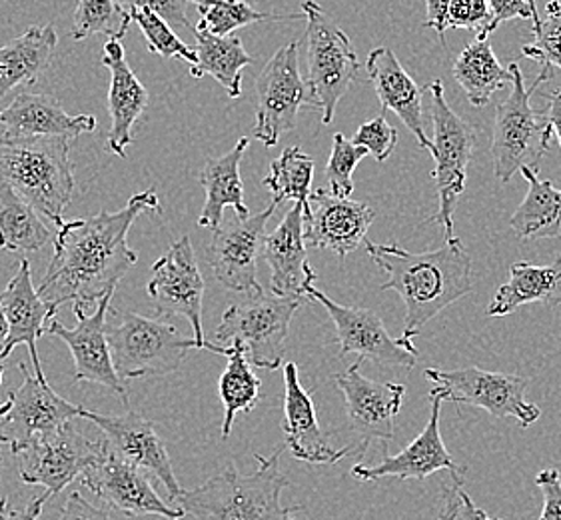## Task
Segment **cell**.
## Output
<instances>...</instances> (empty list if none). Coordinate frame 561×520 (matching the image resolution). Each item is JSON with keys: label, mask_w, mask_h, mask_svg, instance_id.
Segmentation results:
<instances>
[{"label": "cell", "mask_w": 561, "mask_h": 520, "mask_svg": "<svg viewBox=\"0 0 561 520\" xmlns=\"http://www.w3.org/2000/svg\"><path fill=\"white\" fill-rule=\"evenodd\" d=\"M260 255L270 267V286L278 296L306 298L310 286H314V269L308 262L306 240H304V206L294 204L282 218L276 230L262 238Z\"/></svg>", "instance_id": "cell-24"}, {"label": "cell", "mask_w": 561, "mask_h": 520, "mask_svg": "<svg viewBox=\"0 0 561 520\" xmlns=\"http://www.w3.org/2000/svg\"><path fill=\"white\" fill-rule=\"evenodd\" d=\"M23 386L9 395L12 407L0 420V444H7L12 454H19L28 442L79 419V405L68 403L48 385L45 374H33L24 362H19Z\"/></svg>", "instance_id": "cell-15"}, {"label": "cell", "mask_w": 561, "mask_h": 520, "mask_svg": "<svg viewBox=\"0 0 561 520\" xmlns=\"http://www.w3.org/2000/svg\"><path fill=\"white\" fill-rule=\"evenodd\" d=\"M256 126L254 138L266 147H276L282 135L290 133L302 106L318 111V102L300 75L298 43L282 46L270 58L256 79Z\"/></svg>", "instance_id": "cell-11"}, {"label": "cell", "mask_w": 561, "mask_h": 520, "mask_svg": "<svg viewBox=\"0 0 561 520\" xmlns=\"http://www.w3.org/2000/svg\"><path fill=\"white\" fill-rule=\"evenodd\" d=\"M113 296L114 293L106 294L92 313L77 317L79 325L75 328L65 327L57 317L50 318V327L46 328V332L67 342L75 361L72 376L77 383L106 386L116 395L123 396L124 403L128 405V395L121 376L114 371L111 347L106 339V313Z\"/></svg>", "instance_id": "cell-21"}, {"label": "cell", "mask_w": 561, "mask_h": 520, "mask_svg": "<svg viewBox=\"0 0 561 520\" xmlns=\"http://www.w3.org/2000/svg\"><path fill=\"white\" fill-rule=\"evenodd\" d=\"M58 34L53 24L31 26L23 36L0 46V99L16 87H28L45 75L55 50Z\"/></svg>", "instance_id": "cell-30"}, {"label": "cell", "mask_w": 561, "mask_h": 520, "mask_svg": "<svg viewBox=\"0 0 561 520\" xmlns=\"http://www.w3.org/2000/svg\"><path fill=\"white\" fill-rule=\"evenodd\" d=\"M371 260L388 274L382 291H396L405 305L404 339L412 340L444 308L472 293V259L460 238L430 252L366 240Z\"/></svg>", "instance_id": "cell-2"}, {"label": "cell", "mask_w": 561, "mask_h": 520, "mask_svg": "<svg viewBox=\"0 0 561 520\" xmlns=\"http://www.w3.org/2000/svg\"><path fill=\"white\" fill-rule=\"evenodd\" d=\"M204 349L216 352V354H225L228 359L225 373L218 381V393H220L222 405H225L222 439H228L238 415L250 412L259 407L262 383L254 374L252 364L248 362L247 352L240 342H232V347H218L213 342H206Z\"/></svg>", "instance_id": "cell-34"}, {"label": "cell", "mask_w": 561, "mask_h": 520, "mask_svg": "<svg viewBox=\"0 0 561 520\" xmlns=\"http://www.w3.org/2000/svg\"><path fill=\"white\" fill-rule=\"evenodd\" d=\"M106 449V441H90L75 420L65 427L43 434L28 442L23 451L14 454L19 459V475L24 485L45 487V497H57L79 478L90 464L96 463Z\"/></svg>", "instance_id": "cell-12"}, {"label": "cell", "mask_w": 561, "mask_h": 520, "mask_svg": "<svg viewBox=\"0 0 561 520\" xmlns=\"http://www.w3.org/2000/svg\"><path fill=\"white\" fill-rule=\"evenodd\" d=\"M314 160L298 147L286 148L280 157L272 160L268 177H264V186L272 193V203L294 201L308 211V196L312 193Z\"/></svg>", "instance_id": "cell-37"}, {"label": "cell", "mask_w": 561, "mask_h": 520, "mask_svg": "<svg viewBox=\"0 0 561 520\" xmlns=\"http://www.w3.org/2000/svg\"><path fill=\"white\" fill-rule=\"evenodd\" d=\"M432 410L424 430L415 437L414 441L405 446L404 451L396 456L386 454L383 444V459L378 464H356L352 475L359 481H382V478H400V481H424L438 471H449L451 481L463 483V471L451 459L446 444L442 441L439 432V415H442V400L438 396H430Z\"/></svg>", "instance_id": "cell-22"}, {"label": "cell", "mask_w": 561, "mask_h": 520, "mask_svg": "<svg viewBox=\"0 0 561 520\" xmlns=\"http://www.w3.org/2000/svg\"><path fill=\"white\" fill-rule=\"evenodd\" d=\"M0 184L11 186L57 227L75 196L70 140L62 136L0 135Z\"/></svg>", "instance_id": "cell-3"}, {"label": "cell", "mask_w": 561, "mask_h": 520, "mask_svg": "<svg viewBox=\"0 0 561 520\" xmlns=\"http://www.w3.org/2000/svg\"><path fill=\"white\" fill-rule=\"evenodd\" d=\"M534 43L522 48L524 57L531 58L541 67H556L561 70V4L550 0L546 7V19H539L534 29Z\"/></svg>", "instance_id": "cell-41"}, {"label": "cell", "mask_w": 561, "mask_h": 520, "mask_svg": "<svg viewBox=\"0 0 561 520\" xmlns=\"http://www.w3.org/2000/svg\"><path fill=\"white\" fill-rule=\"evenodd\" d=\"M142 213H160L154 189L138 193L123 211L68 221L58 227L53 240V259L45 279L36 289L38 296L58 313L72 305L75 317L89 315L106 294L114 293L124 274L138 262L128 247V230Z\"/></svg>", "instance_id": "cell-1"}, {"label": "cell", "mask_w": 561, "mask_h": 520, "mask_svg": "<svg viewBox=\"0 0 561 520\" xmlns=\"http://www.w3.org/2000/svg\"><path fill=\"white\" fill-rule=\"evenodd\" d=\"M332 155L325 165V179L330 184V193L336 196H350L354 193V170L359 165V160L368 155L364 147L354 145L342 133L334 135L332 140Z\"/></svg>", "instance_id": "cell-42"}, {"label": "cell", "mask_w": 561, "mask_h": 520, "mask_svg": "<svg viewBox=\"0 0 561 520\" xmlns=\"http://www.w3.org/2000/svg\"><path fill=\"white\" fill-rule=\"evenodd\" d=\"M286 449L294 459L308 464H336L354 453L352 446L336 449L325 439L318 425L314 400L304 391L298 366L288 362L284 366V422Z\"/></svg>", "instance_id": "cell-23"}, {"label": "cell", "mask_w": 561, "mask_h": 520, "mask_svg": "<svg viewBox=\"0 0 561 520\" xmlns=\"http://www.w3.org/2000/svg\"><path fill=\"white\" fill-rule=\"evenodd\" d=\"M46 497L36 498L26 509L12 510L7 507V500L0 498V520H38L43 507H45Z\"/></svg>", "instance_id": "cell-51"}, {"label": "cell", "mask_w": 561, "mask_h": 520, "mask_svg": "<svg viewBox=\"0 0 561 520\" xmlns=\"http://www.w3.org/2000/svg\"><path fill=\"white\" fill-rule=\"evenodd\" d=\"M352 143L366 148L378 162H383L392 157L393 148L398 145V131L388 123L386 114L382 113L378 118L359 126Z\"/></svg>", "instance_id": "cell-44"}, {"label": "cell", "mask_w": 561, "mask_h": 520, "mask_svg": "<svg viewBox=\"0 0 561 520\" xmlns=\"http://www.w3.org/2000/svg\"><path fill=\"white\" fill-rule=\"evenodd\" d=\"M376 218L370 204L318 189L308 196L304 213V240L314 249L334 252L340 259L358 249Z\"/></svg>", "instance_id": "cell-19"}, {"label": "cell", "mask_w": 561, "mask_h": 520, "mask_svg": "<svg viewBox=\"0 0 561 520\" xmlns=\"http://www.w3.org/2000/svg\"><path fill=\"white\" fill-rule=\"evenodd\" d=\"M79 417L90 420L102 430L104 441L108 442L114 453L121 454L128 463L136 464L138 468L147 471L148 475L160 481L167 488L170 500L179 498L182 493L179 478L174 475L167 446L158 437L157 429L150 420L136 412L114 417V415H99L82 407H80Z\"/></svg>", "instance_id": "cell-20"}, {"label": "cell", "mask_w": 561, "mask_h": 520, "mask_svg": "<svg viewBox=\"0 0 561 520\" xmlns=\"http://www.w3.org/2000/svg\"><path fill=\"white\" fill-rule=\"evenodd\" d=\"M186 2H192L201 14L196 29H203L216 36H228L242 26L262 23V21L293 19V16H276L270 12L254 11L242 0H186Z\"/></svg>", "instance_id": "cell-38"}, {"label": "cell", "mask_w": 561, "mask_h": 520, "mask_svg": "<svg viewBox=\"0 0 561 520\" xmlns=\"http://www.w3.org/2000/svg\"><path fill=\"white\" fill-rule=\"evenodd\" d=\"M2 376H4V366H2V364H0V383H2ZM11 407H12L11 398H9V400H7V403H4V405H0V420L4 419V417H7V412H9V410H11Z\"/></svg>", "instance_id": "cell-55"}, {"label": "cell", "mask_w": 561, "mask_h": 520, "mask_svg": "<svg viewBox=\"0 0 561 520\" xmlns=\"http://www.w3.org/2000/svg\"><path fill=\"white\" fill-rule=\"evenodd\" d=\"M304 16L308 21V87L322 113V125L334 121L337 104L358 79V55L348 34L337 26L330 14L316 2L304 0Z\"/></svg>", "instance_id": "cell-9"}, {"label": "cell", "mask_w": 561, "mask_h": 520, "mask_svg": "<svg viewBox=\"0 0 561 520\" xmlns=\"http://www.w3.org/2000/svg\"><path fill=\"white\" fill-rule=\"evenodd\" d=\"M124 11L130 9H150L162 16L170 26H184L191 29V21L184 11V0H116Z\"/></svg>", "instance_id": "cell-45"}, {"label": "cell", "mask_w": 561, "mask_h": 520, "mask_svg": "<svg viewBox=\"0 0 561 520\" xmlns=\"http://www.w3.org/2000/svg\"><path fill=\"white\" fill-rule=\"evenodd\" d=\"M424 91L430 94V111H432V126H434V140L427 150L434 160V181L438 186V213L427 218L432 225H442L446 230V240L454 238V211L466 191L468 181V167L472 160L476 147V128L468 121L454 113L444 94L442 80L430 82Z\"/></svg>", "instance_id": "cell-8"}, {"label": "cell", "mask_w": 561, "mask_h": 520, "mask_svg": "<svg viewBox=\"0 0 561 520\" xmlns=\"http://www.w3.org/2000/svg\"><path fill=\"white\" fill-rule=\"evenodd\" d=\"M0 306L9 323V335L0 344V362L11 357V352L19 344H26L31 352L34 374L43 376L45 371L38 361L36 340L41 339L45 332V320L57 317V310L36 293L28 260H21L19 271L12 276L11 283L7 284V289L0 293Z\"/></svg>", "instance_id": "cell-25"}, {"label": "cell", "mask_w": 561, "mask_h": 520, "mask_svg": "<svg viewBox=\"0 0 561 520\" xmlns=\"http://www.w3.org/2000/svg\"><path fill=\"white\" fill-rule=\"evenodd\" d=\"M250 147V138H240L237 147L225 157L208 159L201 170V182L206 191L203 215L198 216V227L216 230L222 227L225 208H234L238 218H247V204H244V184L240 179V162Z\"/></svg>", "instance_id": "cell-29"}, {"label": "cell", "mask_w": 561, "mask_h": 520, "mask_svg": "<svg viewBox=\"0 0 561 520\" xmlns=\"http://www.w3.org/2000/svg\"><path fill=\"white\" fill-rule=\"evenodd\" d=\"M58 520H113L106 510L94 507L80 493H70Z\"/></svg>", "instance_id": "cell-48"}, {"label": "cell", "mask_w": 561, "mask_h": 520, "mask_svg": "<svg viewBox=\"0 0 561 520\" xmlns=\"http://www.w3.org/2000/svg\"><path fill=\"white\" fill-rule=\"evenodd\" d=\"M463 507H466V512H468L470 520H500L492 519V517H488V515H485V510L478 509L466 490H463Z\"/></svg>", "instance_id": "cell-53"}, {"label": "cell", "mask_w": 561, "mask_h": 520, "mask_svg": "<svg viewBox=\"0 0 561 520\" xmlns=\"http://www.w3.org/2000/svg\"><path fill=\"white\" fill-rule=\"evenodd\" d=\"M278 449L272 456L254 454L259 468L242 476L234 466L206 481L203 487L182 490L174 502L196 520H294L298 507H282L280 495L288 478L280 473Z\"/></svg>", "instance_id": "cell-4"}, {"label": "cell", "mask_w": 561, "mask_h": 520, "mask_svg": "<svg viewBox=\"0 0 561 520\" xmlns=\"http://www.w3.org/2000/svg\"><path fill=\"white\" fill-rule=\"evenodd\" d=\"M439 520H470L463 507V488L460 481H454V487L444 488V507Z\"/></svg>", "instance_id": "cell-49"}, {"label": "cell", "mask_w": 561, "mask_h": 520, "mask_svg": "<svg viewBox=\"0 0 561 520\" xmlns=\"http://www.w3.org/2000/svg\"><path fill=\"white\" fill-rule=\"evenodd\" d=\"M302 303L304 298L264 291L248 294L242 303L228 306L214 339L240 342L252 366L276 371L284 359L290 323Z\"/></svg>", "instance_id": "cell-6"}, {"label": "cell", "mask_w": 561, "mask_h": 520, "mask_svg": "<svg viewBox=\"0 0 561 520\" xmlns=\"http://www.w3.org/2000/svg\"><path fill=\"white\" fill-rule=\"evenodd\" d=\"M53 240L38 213L11 186L0 184V250L36 252Z\"/></svg>", "instance_id": "cell-36"}, {"label": "cell", "mask_w": 561, "mask_h": 520, "mask_svg": "<svg viewBox=\"0 0 561 520\" xmlns=\"http://www.w3.org/2000/svg\"><path fill=\"white\" fill-rule=\"evenodd\" d=\"M492 11L488 0H449L448 14H446V31L448 29H463L478 34L476 38L485 41L490 36Z\"/></svg>", "instance_id": "cell-43"}, {"label": "cell", "mask_w": 561, "mask_h": 520, "mask_svg": "<svg viewBox=\"0 0 561 520\" xmlns=\"http://www.w3.org/2000/svg\"><path fill=\"white\" fill-rule=\"evenodd\" d=\"M368 77L376 89V94L382 104V113L392 111L404 123L405 128L417 138L420 147L430 150L432 140L426 135L424 123V104H422V89L415 80L405 72L392 48L380 46L374 48L366 63Z\"/></svg>", "instance_id": "cell-27"}, {"label": "cell", "mask_w": 561, "mask_h": 520, "mask_svg": "<svg viewBox=\"0 0 561 520\" xmlns=\"http://www.w3.org/2000/svg\"><path fill=\"white\" fill-rule=\"evenodd\" d=\"M541 495L543 510L539 520H561V475L556 468H546L536 476Z\"/></svg>", "instance_id": "cell-46"}, {"label": "cell", "mask_w": 561, "mask_h": 520, "mask_svg": "<svg viewBox=\"0 0 561 520\" xmlns=\"http://www.w3.org/2000/svg\"><path fill=\"white\" fill-rule=\"evenodd\" d=\"M147 291L158 317L180 315L191 323L196 351H203L206 347L203 328L204 279L194 257L191 237L176 240L169 252L152 264Z\"/></svg>", "instance_id": "cell-13"}, {"label": "cell", "mask_w": 561, "mask_h": 520, "mask_svg": "<svg viewBox=\"0 0 561 520\" xmlns=\"http://www.w3.org/2000/svg\"><path fill=\"white\" fill-rule=\"evenodd\" d=\"M308 298H314L328 310L330 318L336 327L340 354H358L359 359L382 364V366H398V369H414L417 362V349L412 340L396 339L383 325L382 318L370 308L358 306H344L334 303L316 286H310Z\"/></svg>", "instance_id": "cell-14"}, {"label": "cell", "mask_w": 561, "mask_h": 520, "mask_svg": "<svg viewBox=\"0 0 561 520\" xmlns=\"http://www.w3.org/2000/svg\"><path fill=\"white\" fill-rule=\"evenodd\" d=\"M278 204H270L259 215L237 218L226 227L213 230L208 247V264L214 279L228 291L237 293H259L262 291L256 279V259L262 249V238Z\"/></svg>", "instance_id": "cell-17"}, {"label": "cell", "mask_w": 561, "mask_h": 520, "mask_svg": "<svg viewBox=\"0 0 561 520\" xmlns=\"http://www.w3.org/2000/svg\"><path fill=\"white\" fill-rule=\"evenodd\" d=\"M102 67L111 70V91H108V113L113 125L106 136V145L116 157L126 159V147L135 143L136 121L147 109L150 94L138 80L130 65L126 63L121 41L108 38L102 53Z\"/></svg>", "instance_id": "cell-26"}, {"label": "cell", "mask_w": 561, "mask_h": 520, "mask_svg": "<svg viewBox=\"0 0 561 520\" xmlns=\"http://www.w3.org/2000/svg\"><path fill=\"white\" fill-rule=\"evenodd\" d=\"M82 487L101 498L108 507L130 517L158 515L169 520L186 517L180 509H172L150 485V475L128 463L121 454L114 453L106 442V449L96 463L80 475Z\"/></svg>", "instance_id": "cell-16"}, {"label": "cell", "mask_w": 561, "mask_h": 520, "mask_svg": "<svg viewBox=\"0 0 561 520\" xmlns=\"http://www.w3.org/2000/svg\"><path fill=\"white\" fill-rule=\"evenodd\" d=\"M490 11H492V24L490 33H495V29L507 21H531L534 23V12L529 9L528 0H488Z\"/></svg>", "instance_id": "cell-47"}, {"label": "cell", "mask_w": 561, "mask_h": 520, "mask_svg": "<svg viewBox=\"0 0 561 520\" xmlns=\"http://www.w3.org/2000/svg\"><path fill=\"white\" fill-rule=\"evenodd\" d=\"M451 72L473 106H485L512 79L510 70L500 65L488 38H476L472 45L466 46L454 60Z\"/></svg>", "instance_id": "cell-35"}, {"label": "cell", "mask_w": 561, "mask_h": 520, "mask_svg": "<svg viewBox=\"0 0 561 520\" xmlns=\"http://www.w3.org/2000/svg\"><path fill=\"white\" fill-rule=\"evenodd\" d=\"M116 325L106 328L114 371L121 381L179 371L196 340L180 335L174 325L136 313H114Z\"/></svg>", "instance_id": "cell-7"}, {"label": "cell", "mask_w": 561, "mask_h": 520, "mask_svg": "<svg viewBox=\"0 0 561 520\" xmlns=\"http://www.w3.org/2000/svg\"><path fill=\"white\" fill-rule=\"evenodd\" d=\"M7 335H9V323H7L4 310H2V306H0V344L7 340Z\"/></svg>", "instance_id": "cell-54"}, {"label": "cell", "mask_w": 561, "mask_h": 520, "mask_svg": "<svg viewBox=\"0 0 561 520\" xmlns=\"http://www.w3.org/2000/svg\"><path fill=\"white\" fill-rule=\"evenodd\" d=\"M432 383L430 396L439 400L483 408L495 419L512 417L522 427H529L541 417V410L526 398L528 381L517 374L490 373L478 366L439 371L426 369L424 373Z\"/></svg>", "instance_id": "cell-10"}, {"label": "cell", "mask_w": 561, "mask_h": 520, "mask_svg": "<svg viewBox=\"0 0 561 520\" xmlns=\"http://www.w3.org/2000/svg\"><path fill=\"white\" fill-rule=\"evenodd\" d=\"M449 0H426V26L438 33L442 45L446 46V14Z\"/></svg>", "instance_id": "cell-50"}, {"label": "cell", "mask_w": 561, "mask_h": 520, "mask_svg": "<svg viewBox=\"0 0 561 520\" xmlns=\"http://www.w3.org/2000/svg\"><path fill=\"white\" fill-rule=\"evenodd\" d=\"M548 121H550L551 131L560 138L561 145V89L551 94Z\"/></svg>", "instance_id": "cell-52"}, {"label": "cell", "mask_w": 561, "mask_h": 520, "mask_svg": "<svg viewBox=\"0 0 561 520\" xmlns=\"http://www.w3.org/2000/svg\"><path fill=\"white\" fill-rule=\"evenodd\" d=\"M528 4L529 9H531V12H534V29H536V26H538L539 24V19H541V16H539L538 7H536V0H528Z\"/></svg>", "instance_id": "cell-56"}, {"label": "cell", "mask_w": 561, "mask_h": 520, "mask_svg": "<svg viewBox=\"0 0 561 520\" xmlns=\"http://www.w3.org/2000/svg\"><path fill=\"white\" fill-rule=\"evenodd\" d=\"M0 125L14 135L62 136L75 140L96 131V118L90 114H70L48 94L19 92L14 101L0 109Z\"/></svg>", "instance_id": "cell-28"}, {"label": "cell", "mask_w": 561, "mask_h": 520, "mask_svg": "<svg viewBox=\"0 0 561 520\" xmlns=\"http://www.w3.org/2000/svg\"><path fill=\"white\" fill-rule=\"evenodd\" d=\"M196 36V63L191 67L192 79L213 77L218 80L230 99H240L242 94V70L254 60L238 36H216L203 29H192Z\"/></svg>", "instance_id": "cell-32"}, {"label": "cell", "mask_w": 561, "mask_h": 520, "mask_svg": "<svg viewBox=\"0 0 561 520\" xmlns=\"http://www.w3.org/2000/svg\"><path fill=\"white\" fill-rule=\"evenodd\" d=\"M128 14L133 23L138 24V29L145 34L150 53L164 58H182L191 67L196 63L194 46L182 43L179 34L174 33L172 26L162 16H158L157 12L142 7V9H130Z\"/></svg>", "instance_id": "cell-40"}, {"label": "cell", "mask_w": 561, "mask_h": 520, "mask_svg": "<svg viewBox=\"0 0 561 520\" xmlns=\"http://www.w3.org/2000/svg\"><path fill=\"white\" fill-rule=\"evenodd\" d=\"M528 182V194L510 221L522 240H548L561 237V189L539 179L538 170L519 169Z\"/></svg>", "instance_id": "cell-33"}, {"label": "cell", "mask_w": 561, "mask_h": 520, "mask_svg": "<svg viewBox=\"0 0 561 520\" xmlns=\"http://www.w3.org/2000/svg\"><path fill=\"white\" fill-rule=\"evenodd\" d=\"M359 366L362 359L346 373L336 374V386L346 400L350 427L359 439L356 449L366 451L374 441H392L405 386L370 381L362 376Z\"/></svg>", "instance_id": "cell-18"}, {"label": "cell", "mask_w": 561, "mask_h": 520, "mask_svg": "<svg viewBox=\"0 0 561 520\" xmlns=\"http://www.w3.org/2000/svg\"><path fill=\"white\" fill-rule=\"evenodd\" d=\"M529 303H561V257L551 264L514 262L510 267V281L497 289L488 306L490 317H505Z\"/></svg>", "instance_id": "cell-31"}, {"label": "cell", "mask_w": 561, "mask_h": 520, "mask_svg": "<svg viewBox=\"0 0 561 520\" xmlns=\"http://www.w3.org/2000/svg\"><path fill=\"white\" fill-rule=\"evenodd\" d=\"M507 70L512 77V92L497 109L492 138L495 177L504 184L524 167L539 170V160L550 150L553 133L548 113H539L531 106V94L543 80L550 79L551 68L543 67L529 89H526L524 75L516 63H512Z\"/></svg>", "instance_id": "cell-5"}, {"label": "cell", "mask_w": 561, "mask_h": 520, "mask_svg": "<svg viewBox=\"0 0 561 520\" xmlns=\"http://www.w3.org/2000/svg\"><path fill=\"white\" fill-rule=\"evenodd\" d=\"M133 19L116 0H79L75 9L72 38L84 41L92 34H106L114 41H123Z\"/></svg>", "instance_id": "cell-39"}]
</instances>
